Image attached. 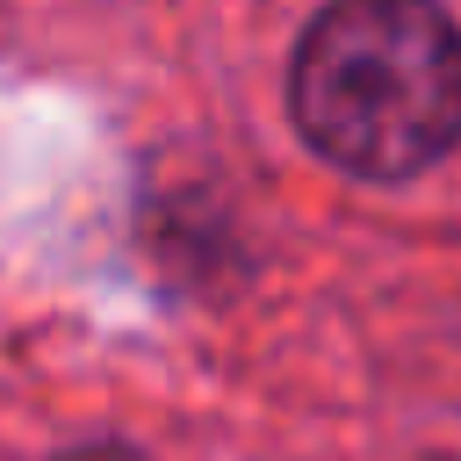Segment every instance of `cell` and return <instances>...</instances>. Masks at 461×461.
I'll return each instance as SVG.
<instances>
[{
  "instance_id": "7a4b0ae2",
  "label": "cell",
  "mask_w": 461,
  "mask_h": 461,
  "mask_svg": "<svg viewBox=\"0 0 461 461\" xmlns=\"http://www.w3.org/2000/svg\"><path fill=\"white\" fill-rule=\"evenodd\" d=\"M58 461H144V454H137V447H115V439H108V447H72V454H58Z\"/></svg>"
},
{
  "instance_id": "6da1fadb",
  "label": "cell",
  "mask_w": 461,
  "mask_h": 461,
  "mask_svg": "<svg viewBox=\"0 0 461 461\" xmlns=\"http://www.w3.org/2000/svg\"><path fill=\"white\" fill-rule=\"evenodd\" d=\"M288 115L339 173L411 180L461 144V29L432 0H331L288 65Z\"/></svg>"
}]
</instances>
